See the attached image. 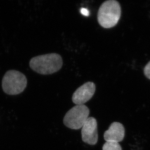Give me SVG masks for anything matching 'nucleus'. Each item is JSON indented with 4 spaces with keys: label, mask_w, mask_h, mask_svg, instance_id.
<instances>
[{
    "label": "nucleus",
    "mask_w": 150,
    "mask_h": 150,
    "mask_svg": "<svg viewBox=\"0 0 150 150\" xmlns=\"http://www.w3.org/2000/svg\"><path fill=\"white\" fill-rule=\"evenodd\" d=\"M144 74L147 78L150 79V61L144 68Z\"/></svg>",
    "instance_id": "obj_9"
},
{
    "label": "nucleus",
    "mask_w": 150,
    "mask_h": 150,
    "mask_svg": "<svg viewBox=\"0 0 150 150\" xmlns=\"http://www.w3.org/2000/svg\"><path fill=\"white\" fill-rule=\"evenodd\" d=\"M103 150H122V148L117 142H107L103 145Z\"/></svg>",
    "instance_id": "obj_8"
},
{
    "label": "nucleus",
    "mask_w": 150,
    "mask_h": 150,
    "mask_svg": "<svg viewBox=\"0 0 150 150\" xmlns=\"http://www.w3.org/2000/svg\"><path fill=\"white\" fill-rule=\"evenodd\" d=\"M29 65L35 72L42 75H48L59 71L63 65L61 55L51 53L34 57L30 60Z\"/></svg>",
    "instance_id": "obj_1"
},
{
    "label": "nucleus",
    "mask_w": 150,
    "mask_h": 150,
    "mask_svg": "<svg viewBox=\"0 0 150 150\" xmlns=\"http://www.w3.org/2000/svg\"><path fill=\"white\" fill-rule=\"evenodd\" d=\"M80 12H81V14H82L83 15V16H89V11H88V9L85 8H81V10H80Z\"/></svg>",
    "instance_id": "obj_10"
},
{
    "label": "nucleus",
    "mask_w": 150,
    "mask_h": 150,
    "mask_svg": "<svg viewBox=\"0 0 150 150\" xmlns=\"http://www.w3.org/2000/svg\"><path fill=\"white\" fill-rule=\"evenodd\" d=\"M121 15V7L118 1L108 0L100 6L98 10V23L105 28H110L115 26Z\"/></svg>",
    "instance_id": "obj_2"
},
{
    "label": "nucleus",
    "mask_w": 150,
    "mask_h": 150,
    "mask_svg": "<svg viewBox=\"0 0 150 150\" xmlns=\"http://www.w3.org/2000/svg\"><path fill=\"white\" fill-rule=\"evenodd\" d=\"M27 80L25 75L19 71L9 70L3 77L2 88L8 95H16L21 93L27 86Z\"/></svg>",
    "instance_id": "obj_3"
},
{
    "label": "nucleus",
    "mask_w": 150,
    "mask_h": 150,
    "mask_svg": "<svg viewBox=\"0 0 150 150\" xmlns=\"http://www.w3.org/2000/svg\"><path fill=\"white\" fill-rule=\"evenodd\" d=\"M95 91V83L91 82L86 83L74 92L72 97V102L76 105H83L92 98Z\"/></svg>",
    "instance_id": "obj_6"
},
{
    "label": "nucleus",
    "mask_w": 150,
    "mask_h": 150,
    "mask_svg": "<svg viewBox=\"0 0 150 150\" xmlns=\"http://www.w3.org/2000/svg\"><path fill=\"white\" fill-rule=\"evenodd\" d=\"M82 138L85 143L94 145L98 139L97 122L93 117H88L82 127Z\"/></svg>",
    "instance_id": "obj_5"
},
{
    "label": "nucleus",
    "mask_w": 150,
    "mask_h": 150,
    "mask_svg": "<svg viewBox=\"0 0 150 150\" xmlns=\"http://www.w3.org/2000/svg\"><path fill=\"white\" fill-rule=\"evenodd\" d=\"M125 135V130L123 125L120 122H114L111 124L109 129L105 132L103 137L106 142L119 143L123 140Z\"/></svg>",
    "instance_id": "obj_7"
},
{
    "label": "nucleus",
    "mask_w": 150,
    "mask_h": 150,
    "mask_svg": "<svg viewBox=\"0 0 150 150\" xmlns=\"http://www.w3.org/2000/svg\"><path fill=\"white\" fill-rule=\"evenodd\" d=\"M89 110L84 105H76L71 108L66 114L63 122L66 126L71 129L82 128L88 118Z\"/></svg>",
    "instance_id": "obj_4"
}]
</instances>
